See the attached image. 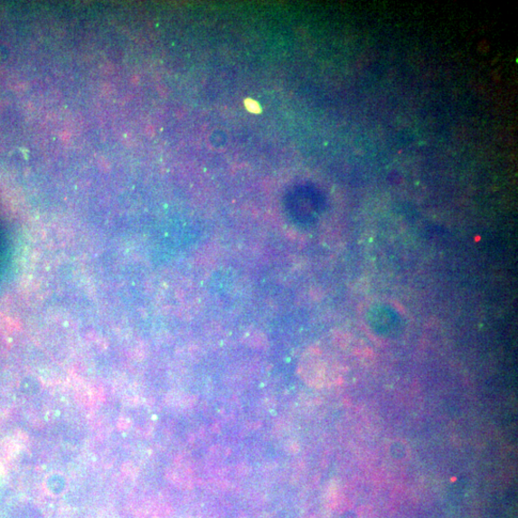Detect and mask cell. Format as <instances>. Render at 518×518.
I'll use <instances>...</instances> for the list:
<instances>
[{"mask_svg": "<svg viewBox=\"0 0 518 518\" xmlns=\"http://www.w3.org/2000/svg\"><path fill=\"white\" fill-rule=\"evenodd\" d=\"M245 106H246L248 111L250 113H254V114L261 113L260 106L256 101H254L252 99H247L245 101Z\"/></svg>", "mask_w": 518, "mask_h": 518, "instance_id": "1", "label": "cell"}]
</instances>
